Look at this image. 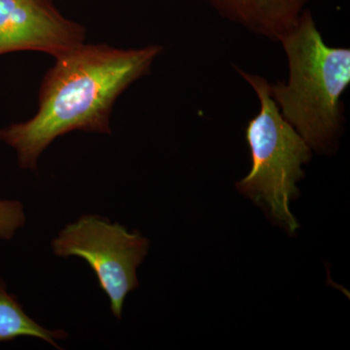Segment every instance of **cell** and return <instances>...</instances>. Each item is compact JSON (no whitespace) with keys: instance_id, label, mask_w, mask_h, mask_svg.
<instances>
[{"instance_id":"cell-8","label":"cell","mask_w":350,"mask_h":350,"mask_svg":"<svg viewBox=\"0 0 350 350\" xmlns=\"http://www.w3.org/2000/svg\"><path fill=\"white\" fill-rule=\"evenodd\" d=\"M25 223L22 204L13 200H0V239H11Z\"/></svg>"},{"instance_id":"cell-5","label":"cell","mask_w":350,"mask_h":350,"mask_svg":"<svg viewBox=\"0 0 350 350\" xmlns=\"http://www.w3.org/2000/svg\"><path fill=\"white\" fill-rule=\"evenodd\" d=\"M85 38L86 29L62 15L54 0H0V55L36 51L57 59Z\"/></svg>"},{"instance_id":"cell-3","label":"cell","mask_w":350,"mask_h":350,"mask_svg":"<svg viewBox=\"0 0 350 350\" xmlns=\"http://www.w3.org/2000/svg\"><path fill=\"white\" fill-rule=\"evenodd\" d=\"M234 68L252 88L260 105L245 129L252 165L237 188L294 234L300 226L290 211V202L299 196L296 184L305 174L303 165L310 162L312 148L282 116L271 98L268 80Z\"/></svg>"},{"instance_id":"cell-7","label":"cell","mask_w":350,"mask_h":350,"mask_svg":"<svg viewBox=\"0 0 350 350\" xmlns=\"http://www.w3.org/2000/svg\"><path fill=\"white\" fill-rule=\"evenodd\" d=\"M21 337L40 338L59 349L56 340H64L68 334L63 330L50 331L31 319L16 296L9 294L0 278V342H11Z\"/></svg>"},{"instance_id":"cell-1","label":"cell","mask_w":350,"mask_h":350,"mask_svg":"<svg viewBox=\"0 0 350 350\" xmlns=\"http://www.w3.org/2000/svg\"><path fill=\"white\" fill-rule=\"evenodd\" d=\"M160 45L118 49L83 43L56 59L41 82L38 110L31 119L0 129V140L17 152L19 167L36 170L41 154L70 131L111 135L117 98L150 73Z\"/></svg>"},{"instance_id":"cell-6","label":"cell","mask_w":350,"mask_h":350,"mask_svg":"<svg viewBox=\"0 0 350 350\" xmlns=\"http://www.w3.org/2000/svg\"><path fill=\"white\" fill-rule=\"evenodd\" d=\"M224 19L280 42L298 24L310 0H206Z\"/></svg>"},{"instance_id":"cell-2","label":"cell","mask_w":350,"mask_h":350,"mask_svg":"<svg viewBox=\"0 0 350 350\" xmlns=\"http://www.w3.org/2000/svg\"><path fill=\"white\" fill-rule=\"evenodd\" d=\"M280 43L289 77L269 83L271 98L312 150L331 152L345 122L342 96L350 84L349 48L326 44L306 8Z\"/></svg>"},{"instance_id":"cell-4","label":"cell","mask_w":350,"mask_h":350,"mask_svg":"<svg viewBox=\"0 0 350 350\" xmlns=\"http://www.w3.org/2000/svg\"><path fill=\"white\" fill-rule=\"evenodd\" d=\"M52 248L57 256H77L89 264L112 314L121 319L126 297L139 285L137 268L148 252V239L107 219L83 215L62 230Z\"/></svg>"}]
</instances>
